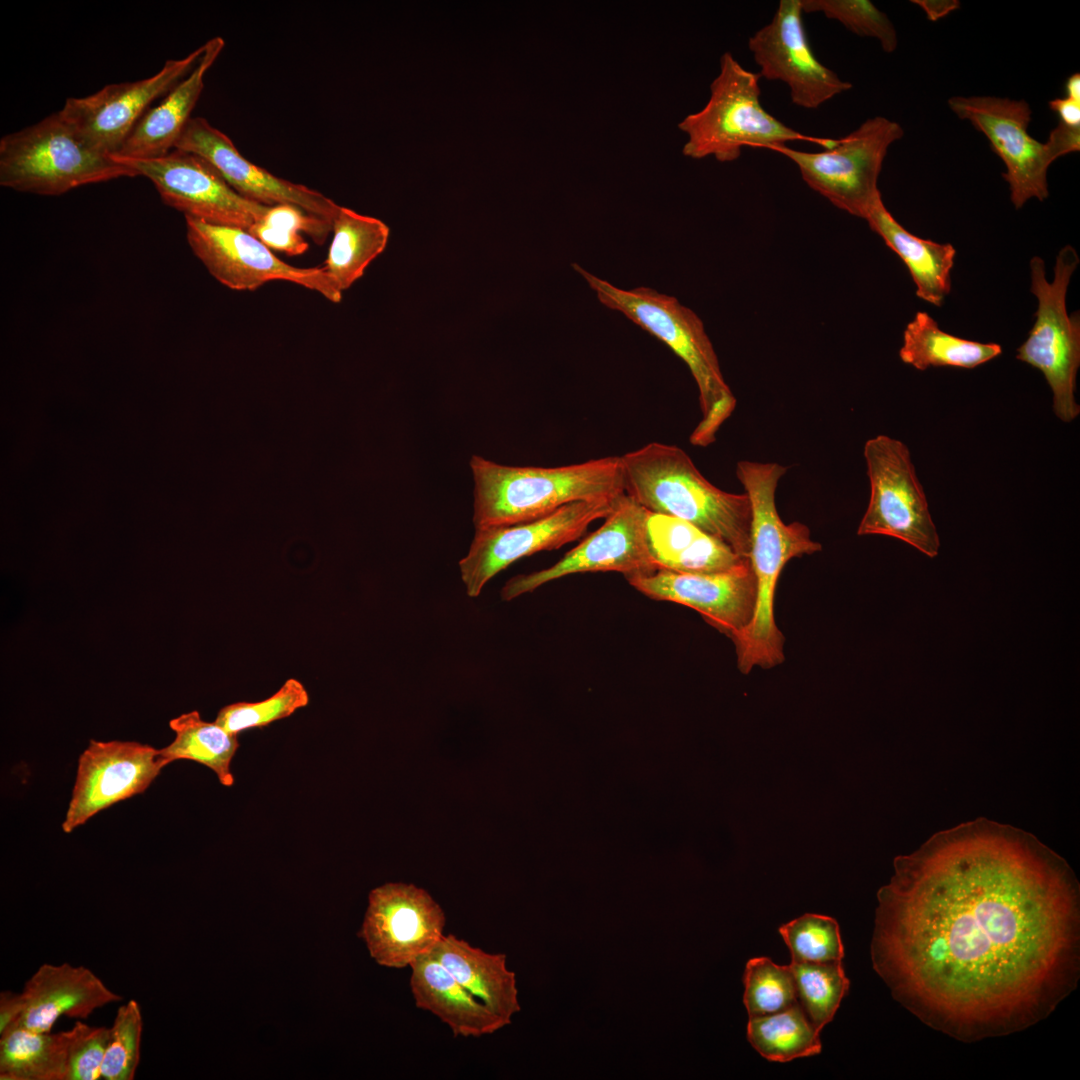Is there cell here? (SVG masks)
<instances>
[{"mask_svg": "<svg viewBox=\"0 0 1080 1080\" xmlns=\"http://www.w3.org/2000/svg\"><path fill=\"white\" fill-rule=\"evenodd\" d=\"M871 960L929 1027L979 1041L1048 1017L1080 975V886L1022 829L977 818L894 860Z\"/></svg>", "mask_w": 1080, "mask_h": 1080, "instance_id": "6da1fadb", "label": "cell"}, {"mask_svg": "<svg viewBox=\"0 0 1080 1080\" xmlns=\"http://www.w3.org/2000/svg\"><path fill=\"white\" fill-rule=\"evenodd\" d=\"M786 472L787 467L775 462L742 460L736 464V476L751 504L749 560L756 583L752 618L732 639L738 668L744 674L755 666L771 668L784 661V636L774 619V595L780 573L790 559L822 549L811 538L806 525L786 524L778 514L775 494Z\"/></svg>", "mask_w": 1080, "mask_h": 1080, "instance_id": "7a4b0ae2", "label": "cell"}, {"mask_svg": "<svg viewBox=\"0 0 1080 1080\" xmlns=\"http://www.w3.org/2000/svg\"><path fill=\"white\" fill-rule=\"evenodd\" d=\"M620 458L624 492L645 510L686 520L749 558L752 511L746 493L711 484L675 445L650 442Z\"/></svg>", "mask_w": 1080, "mask_h": 1080, "instance_id": "3957f363", "label": "cell"}, {"mask_svg": "<svg viewBox=\"0 0 1080 1080\" xmlns=\"http://www.w3.org/2000/svg\"><path fill=\"white\" fill-rule=\"evenodd\" d=\"M469 466L475 529L529 522L566 504L615 499L625 493L620 456L558 467H523L472 455Z\"/></svg>", "mask_w": 1080, "mask_h": 1080, "instance_id": "277c9868", "label": "cell"}, {"mask_svg": "<svg viewBox=\"0 0 1080 1080\" xmlns=\"http://www.w3.org/2000/svg\"><path fill=\"white\" fill-rule=\"evenodd\" d=\"M573 268L594 290L606 307L665 343L688 366L699 390L702 419L690 436L695 446L713 443L722 424L731 416L736 398L724 380L714 347L703 322L675 297L648 287L618 288L591 274L579 264Z\"/></svg>", "mask_w": 1080, "mask_h": 1080, "instance_id": "5b68a950", "label": "cell"}, {"mask_svg": "<svg viewBox=\"0 0 1080 1080\" xmlns=\"http://www.w3.org/2000/svg\"><path fill=\"white\" fill-rule=\"evenodd\" d=\"M759 73L745 69L730 52L720 58V72L710 85V98L687 115L679 129L687 135L683 154L692 159L713 156L737 160L745 146L775 151L791 141H809L825 148L837 139L804 135L767 112L760 102Z\"/></svg>", "mask_w": 1080, "mask_h": 1080, "instance_id": "8992f818", "label": "cell"}, {"mask_svg": "<svg viewBox=\"0 0 1080 1080\" xmlns=\"http://www.w3.org/2000/svg\"><path fill=\"white\" fill-rule=\"evenodd\" d=\"M135 176L112 155L91 147L59 111L0 140V185L19 192L58 196Z\"/></svg>", "mask_w": 1080, "mask_h": 1080, "instance_id": "52a82bcc", "label": "cell"}, {"mask_svg": "<svg viewBox=\"0 0 1080 1080\" xmlns=\"http://www.w3.org/2000/svg\"><path fill=\"white\" fill-rule=\"evenodd\" d=\"M1078 263L1075 249L1064 246L1056 257L1054 279L1049 282L1044 261L1038 256L1031 259V292L1038 305L1035 322L1016 355L1018 360L1042 372L1052 391L1053 411L1066 423L1080 413L1075 400L1080 366V316L1079 311L1068 315L1066 308L1068 286Z\"/></svg>", "mask_w": 1080, "mask_h": 1080, "instance_id": "ba28073f", "label": "cell"}, {"mask_svg": "<svg viewBox=\"0 0 1080 1080\" xmlns=\"http://www.w3.org/2000/svg\"><path fill=\"white\" fill-rule=\"evenodd\" d=\"M903 135L899 123L875 116L823 151L805 152L786 145L775 151L796 164L810 188L837 208L865 219L881 196L877 182L888 149Z\"/></svg>", "mask_w": 1080, "mask_h": 1080, "instance_id": "9c48e42d", "label": "cell"}, {"mask_svg": "<svg viewBox=\"0 0 1080 1080\" xmlns=\"http://www.w3.org/2000/svg\"><path fill=\"white\" fill-rule=\"evenodd\" d=\"M863 454L870 499L857 534L894 537L930 558L937 556L939 535L908 447L878 435L866 441Z\"/></svg>", "mask_w": 1080, "mask_h": 1080, "instance_id": "30bf717a", "label": "cell"}, {"mask_svg": "<svg viewBox=\"0 0 1080 1080\" xmlns=\"http://www.w3.org/2000/svg\"><path fill=\"white\" fill-rule=\"evenodd\" d=\"M617 498L577 501L533 521L475 529L458 564L466 594L478 597L493 577L523 557L579 539L590 524L610 513Z\"/></svg>", "mask_w": 1080, "mask_h": 1080, "instance_id": "8fae6325", "label": "cell"}, {"mask_svg": "<svg viewBox=\"0 0 1080 1080\" xmlns=\"http://www.w3.org/2000/svg\"><path fill=\"white\" fill-rule=\"evenodd\" d=\"M648 514L631 497L620 495L600 528L552 566L509 579L501 590L502 600L511 601L571 574L612 571L628 578L653 573L658 568L648 545Z\"/></svg>", "mask_w": 1080, "mask_h": 1080, "instance_id": "7c38bea8", "label": "cell"}, {"mask_svg": "<svg viewBox=\"0 0 1080 1080\" xmlns=\"http://www.w3.org/2000/svg\"><path fill=\"white\" fill-rule=\"evenodd\" d=\"M112 156L149 179L162 201L185 217L248 230L270 207L241 196L209 162L188 151L174 148L145 159Z\"/></svg>", "mask_w": 1080, "mask_h": 1080, "instance_id": "4fadbf2b", "label": "cell"}, {"mask_svg": "<svg viewBox=\"0 0 1080 1080\" xmlns=\"http://www.w3.org/2000/svg\"><path fill=\"white\" fill-rule=\"evenodd\" d=\"M948 106L985 135L1004 163L1003 178L1016 209L1032 198L1043 201L1048 197L1047 171L1056 157L1046 142L1030 135L1032 111L1025 100L954 96L948 99Z\"/></svg>", "mask_w": 1080, "mask_h": 1080, "instance_id": "5bb4252c", "label": "cell"}, {"mask_svg": "<svg viewBox=\"0 0 1080 1080\" xmlns=\"http://www.w3.org/2000/svg\"><path fill=\"white\" fill-rule=\"evenodd\" d=\"M186 237L194 255L221 284L232 290H255L272 280L296 283L331 302L342 299L324 268H299L275 256L259 239L238 227L185 217Z\"/></svg>", "mask_w": 1080, "mask_h": 1080, "instance_id": "9a60e30c", "label": "cell"}, {"mask_svg": "<svg viewBox=\"0 0 1080 1080\" xmlns=\"http://www.w3.org/2000/svg\"><path fill=\"white\" fill-rule=\"evenodd\" d=\"M203 52L201 45L184 58L167 60L150 77L108 84L93 94L67 98L59 112L91 147L114 155L152 103L186 77Z\"/></svg>", "mask_w": 1080, "mask_h": 1080, "instance_id": "2e32d148", "label": "cell"}, {"mask_svg": "<svg viewBox=\"0 0 1080 1080\" xmlns=\"http://www.w3.org/2000/svg\"><path fill=\"white\" fill-rule=\"evenodd\" d=\"M445 923L444 911L426 890L386 883L369 893L358 936L379 965L400 969L433 949Z\"/></svg>", "mask_w": 1080, "mask_h": 1080, "instance_id": "e0dca14e", "label": "cell"}, {"mask_svg": "<svg viewBox=\"0 0 1080 1080\" xmlns=\"http://www.w3.org/2000/svg\"><path fill=\"white\" fill-rule=\"evenodd\" d=\"M748 48L759 75L786 83L792 102L799 107L817 109L852 88L815 56L800 0H781L771 22L749 38Z\"/></svg>", "mask_w": 1080, "mask_h": 1080, "instance_id": "ac0fdd59", "label": "cell"}, {"mask_svg": "<svg viewBox=\"0 0 1080 1080\" xmlns=\"http://www.w3.org/2000/svg\"><path fill=\"white\" fill-rule=\"evenodd\" d=\"M158 749L135 741H96L80 755L62 830L71 833L96 813L141 794L159 775Z\"/></svg>", "mask_w": 1080, "mask_h": 1080, "instance_id": "d6986e66", "label": "cell"}, {"mask_svg": "<svg viewBox=\"0 0 1080 1080\" xmlns=\"http://www.w3.org/2000/svg\"><path fill=\"white\" fill-rule=\"evenodd\" d=\"M626 579L651 599L696 610L731 639L748 625L754 612L756 583L749 559L723 572L682 573L657 569Z\"/></svg>", "mask_w": 1080, "mask_h": 1080, "instance_id": "ffe728a7", "label": "cell"}, {"mask_svg": "<svg viewBox=\"0 0 1080 1080\" xmlns=\"http://www.w3.org/2000/svg\"><path fill=\"white\" fill-rule=\"evenodd\" d=\"M209 162L241 196L265 206L291 205L332 223L339 205L322 193L279 178L247 160L203 117H192L175 145Z\"/></svg>", "mask_w": 1080, "mask_h": 1080, "instance_id": "44dd1931", "label": "cell"}, {"mask_svg": "<svg viewBox=\"0 0 1080 1080\" xmlns=\"http://www.w3.org/2000/svg\"><path fill=\"white\" fill-rule=\"evenodd\" d=\"M21 997L23 1013L16 1024L35 1032H50L62 1016L86 1019L122 1000L89 968L69 963L42 964L26 981Z\"/></svg>", "mask_w": 1080, "mask_h": 1080, "instance_id": "7402d4cb", "label": "cell"}, {"mask_svg": "<svg viewBox=\"0 0 1080 1080\" xmlns=\"http://www.w3.org/2000/svg\"><path fill=\"white\" fill-rule=\"evenodd\" d=\"M192 71L179 81L134 126L119 151L125 158H156L175 148L204 87V77L225 46L219 37L209 39Z\"/></svg>", "mask_w": 1080, "mask_h": 1080, "instance_id": "603a6c76", "label": "cell"}, {"mask_svg": "<svg viewBox=\"0 0 1080 1080\" xmlns=\"http://www.w3.org/2000/svg\"><path fill=\"white\" fill-rule=\"evenodd\" d=\"M410 967L416 1007L436 1015L455 1037L489 1035L507 1025L429 954L417 958Z\"/></svg>", "mask_w": 1080, "mask_h": 1080, "instance_id": "cb8c5ba5", "label": "cell"}, {"mask_svg": "<svg viewBox=\"0 0 1080 1080\" xmlns=\"http://www.w3.org/2000/svg\"><path fill=\"white\" fill-rule=\"evenodd\" d=\"M428 954L507 1025L520 1011L515 974L507 969L505 954L487 953L452 934L443 935Z\"/></svg>", "mask_w": 1080, "mask_h": 1080, "instance_id": "d4e9b609", "label": "cell"}, {"mask_svg": "<svg viewBox=\"0 0 1080 1080\" xmlns=\"http://www.w3.org/2000/svg\"><path fill=\"white\" fill-rule=\"evenodd\" d=\"M648 545L658 569L682 573H716L735 568L749 558L694 524L649 512Z\"/></svg>", "mask_w": 1080, "mask_h": 1080, "instance_id": "484cf974", "label": "cell"}, {"mask_svg": "<svg viewBox=\"0 0 1080 1080\" xmlns=\"http://www.w3.org/2000/svg\"><path fill=\"white\" fill-rule=\"evenodd\" d=\"M865 220L872 231L904 262L916 285V295L941 306L951 290V269L956 250L951 244L922 239L907 231L888 211L880 196Z\"/></svg>", "mask_w": 1080, "mask_h": 1080, "instance_id": "4316f807", "label": "cell"}, {"mask_svg": "<svg viewBox=\"0 0 1080 1080\" xmlns=\"http://www.w3.org/2000/svg\"><path fill=\"white\" fill-rule=\"evenodd\" d=\"M71 1029L35 1032L14 1024L0 1033V1079L67 1080Z\"/></svg>", "mask_w": 1080, "mask_h": 1080, "instance_id": "83f0119b", "label": "cell"}, {"mask_svg": "<svg viewBox=\"0 0 1080 1080\" xmlns=\"http://www.w3.org/2000/svg\"><path fill=\"white\" fill-rule=\"evenodd\" d=\"M332 230L333 239L324 269L336 288L343 292L385 250L390 230L381 220L342 206L332 220Z\"/></svg>", "mask_w": 1080, "mask_h": 1080, "instance_id": "f1b7e54d", "label": "cell"}, {"mask_svg": "<svg viewBox=\"0 0 1080 1080\" xmlns=\"http://www.w3.org/2000/svg\"><path fill=\"white\" fill-rule=\"evenodd\" d=\"M1002 353L996 343H981L941 330L926 312H917L903 334L899 350L902 362L924 371L929 367L972 369Z\"/></svg>", "mask_w": 1080, "mask_h": 1080, "instance_id": "f546056e", "label": "cell"}, {"mask_svg": "<svg viewBox=\"0 0 1080 1080\" xmlns=\"http://www.w3.org/2000/svg\"><path fill=\"white\" fill-rule=\"evenodd\" d=\"M175 738L168 746L158 749L161 767L179 759L192 760L215 772L225 787L234 784L231 762L239 748L238 735L228 732L214 722L204 721L194 710L170 720Z\"/></svg>", "mask_w": 1080, "mask_h": 1080, "instance_id": "4dcf8cb0", "label": "cell"}, {"mask_svg": "<svg viewBox=\"0 0 1080 1080\" xmlns=\"http://www.w3.org/2000/svg\"><path fill=\"white\" fill-rule=\"evenodd\" d=\"M747 1039L765 1059L789 1062L822 1050L820 1031L798 1004L777 1013L749 1017Z\"/></svg>", "mask_w": 1080, "mask_h": 1080, "instance_id": "1f68e13d", "label": "cell"}, {"mask_svg": "<svg viewBox=\"0 0 1080 1080\" xmlns=\"http://www.w3.org/2000/svg\"><path fill=\"white\" fill-rule=\"evenodd\" d=\"M796 990L797 1002L819 1031L835 1016L850 982L842 961L810 963L792 961L789 964Z\"/></svg>", "mask_w": 1080, "mask_h": 1080, "instance_id": "d6a6232c", "label": "cell"}, {"mask_svg": "<svg viewBox=\"0 0 1080 1080\" xmlns=\"http://www.w3.org/2000/svg\"><path fill=\"white\" fill-rule=\"evenodd\" d=\"M332 229V223L291 205L269 207L266 214L247 231L268 248L295 256L308 249L299 232H305L321 244Z\"/></svg>", "mask_w": 1080, "mask_h": 1080, "instance_id": "836d02e7", "label": "cell"}, {"mask_svg": "<svg viewBox=\"0 0 1080 1080\" xmlns=\"http://www.w3.org/2000/svg\"><path fill=\"white\" fill-rule=\"evenodd\" d=\"M743 984L749 1017L777 1013L797 1003L790 966L778 965L768 957H754L746 963Z\"/></svg>", "mask_w": 1080, "mask_h": 1080, "instance_id": "e575fe53", "label": "cell"}, {"mask_svg": "<svg viewBox=\"0 0 1080 1080\" xmlns=\"http://www.w3.org/2000/svg\"><path fill=\"white\" fill-rule=\"evenodd\" d=\"M310 701L308 691L295 678L286 680L268 698L257 702H236L221 708L215 722L233 734L267 726L287 718Z\"/></svg>", "mask_w": 1080, "mask_h": 1080, "instance_id": "d590c367", "label": "cell"}, {"mask_svg": "<svg viewBox=\"0 0 1080 1080\" xmlns=\"http://www.w3.org/2000/svg\"><path fill=\"white\" fill-rule=\"evenodd\" d=\"M792 961H842L844 946L838 922L829 916L807 913L779 927Z\"/></svg>", "mask_w": 1080, "mask_h": 1080, "instance_id": "8d00e7d4", "label": "cell"}, {"mask_svg": "<svg viewBox=\"0 0 1080 1080\" xmlns=\"http://www.w3.org/2000/svg\"><path fill=\"white\" fill-rule=\"evenodd\" d=\"M803 13H822L860 37L878 40L886 53L898 46L896 29L888 16L868 0H800Z\"/></svg>", "mask_w": 1080, "mask_h": 1080, "instance_id": "74e56055", "label": "cell"}, {"mask_svg": "<svg viewBox=\"0 0 1080 1080\" xmlns=\"http://www.w3.org/2000/svg\"><path fill=\"white\" fill-rule=\"evenodd\" d=\"M143 1019L140 1005L129 1000L117 1010L109 1027L108 1044L101 1065V1078L133 1080L140 1062Z\"/></svg>", "mask_w": 1080, "mask_h": 1080, "instance_id": "f35d334b", "label": "cell"}, {"mask_svg": "<svg viewBox=\"0 0 1080 1080\" xmlns=\"http://www.w3.org/2000/svg\"><path fill=\"white\" fill-rule=\"evenodd\" d=\"M67 1080L101 1078V1065L108 1044L109 1028L94 1027L77 1021L71 1028Z\"/></svg>", "mask_w": 1080, "mask_h": 1080, "instance_id": "ab89813d", "label": "cell"}, {"mask_svg": "<svg viewBox=\"0 0 1080 1080\" xmlns=\"http://www.w3.org/2000/svg\"><path fill=\"white\" fill-rule=\"evenodd\" d=\"M1046 143L1052 149L1056 159L1068 153L1079 151L1080 128L1058 123L1050 132Z\"/></svg>", "mask_w": 1080, "mask_h": 1080, "instance_id": "60d3db41", "label": "cell"}, {"mask_svg": "<svg viewBox=\"0 0 1080 1080\" xmlns=\"http://www.w3.org/2000/svg\"><path fill=\"white\" fill-rule=\"evenodd\" d=\"M21 993L2 991L0 994V1033L16 1024L23 1013Z\"/></svg>", "mask_w": 1080, "mask_h": 1080, "instance_id": "b9f144b4", "label": "cell"}, {"mask_svg": "<svg viewBox=\"0 0 1080 1080\" xmlns=\"http://www.w3.org/2000/svg\"><path fill=\"white\" fill-rule=\"evenodd\" d=\"M1048 104L1049 108L1058 115L1059 123L1080 128V101L1065 96L1050 100Z\"/></svg>", "mask_w": 1080, "mask_h": 1080, "instance_id": "7bdbcfd3", "label": "cell"}, {"mask_svg": "<svg viewBox=\"0 0 1080 1080\" xmlns=\"http://www.w3.org/2000/svg\"><path fill=\"white\" fill-rule=\"evenodd\" d=\"M931 21H937L960 7L956 0H914Z\"/></svg>", "mask_w": 1080, "mask_h": 1080, "instance_id": "ee69618b", "label": "cell"}, {"mask_svg": "<svg viewBox=\"0 0 1080 1080\" xmlns=\"http://www.w3.org/2000/svg\"><path fill=\"white\" fill-rule=\"evenodd\" d=\"M1066 97L1080 101V74L1074 73L1070 75L1065 82Z\"/></svg>", "mask_w": 1080, "mask_h": 1080, "instance_id": "f6af8a7d", "label": "cell"}]
</instances>
